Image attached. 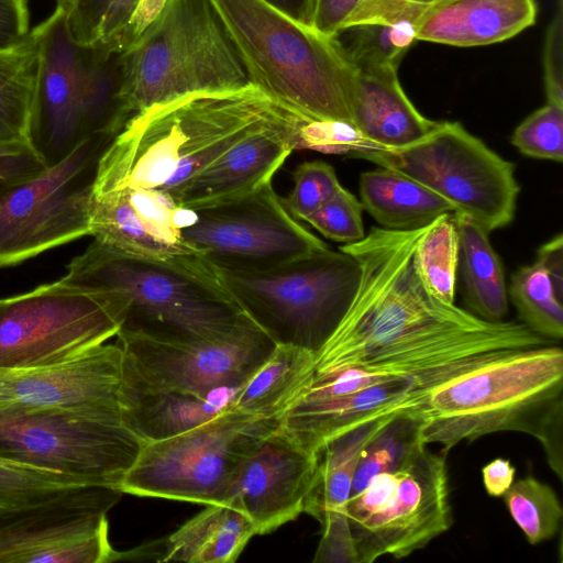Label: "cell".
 Returning <instances> with one entry per match:
<instances>
[{
    "label": "cell",
    "instance_id": "6da1fadb",
    "mask_svg": "<svg viewBox=\"0 0 563 563\" xmlns=\"http://www.w3.org/2000/svg\"><path fill=\"white\" fill-rule=\"evenodd\" d=\"M424 228H372L339 247L357 261L360 283L341 322L314 352L312 373L360 368L408 379L424 394L456 375L467 357L552 343L522 322L486 321L438 298L415 262Z\"/></svg>",
    "mask_w": 563,
    "mask_h": 563
},
{
    "label": "cell",
    "instance_id": "7a4b0ae2",
    "mask_svg": "<svg viewBox=\"0 0 563 563\" xmlns=\"http://www.w3.org/2000/svg\"><path fill=\"white\" fill-rule=\"evenodd\" d=\"M426 445L449 452L462 441L517 431L537 438L561 479L563 351L552 343L500 351L417 396L402 410Z\"/></svg>",
    "mask_w": 563,
    "mask_h": 563
},
{
    "label": "cell",
    "instance_id": "3957f363",
    "mask_svg": "<svg viewBox=\"0 0 563 563\" xmlns=\"http://www.w3.org/2000/svg\"><path fill=\"white\" fill-rule=\"evenodd\" d=\"M282 108L251 84L147 108L131 117L102 153L92 195L129 187L176 201L197 174Z\"/></svg>",
    "mask_w": 563,
    "mask_h": 563
},
{
    "label": "cell",
    "instance_id": "277c9868",
    "mask_svg": "<svg viewBox=\"0 0 563 563\" xmlns=\"http://www.w3.org/2000/svg\"><path fill=\"white\" fill-rule=\"evenodd\" d=\"M59 280L119 297L125 307L120 329L217 339L254 323L200 254L147 260L93 240Z\"/></svg>",
    "mask_w": 563,
    "mask_h": 563
},
{
    "label": "cell",
    "instance_id": "5b68a950",
    "mask_svg": "<svg viewBox=\"0 0 563 563\" xmlns=\"http://www.w3.org/2000/svg\"><path fill=\"white\" fill-rule=\"evenodd\" d=\"M251 85L291 111L354 128L356 70L327 38L266 0H208Z\"/></svg>",
    "mask_w": 563,
    "mask_h": 563
},
{
    "label": "cell",
    "instance_id": "8992f818",
    "mask_svg": "<svg viewBox=\"0 0 563 563\" xmlns=\"http://www.w3.org/2000/svg\"><path fill=\"white\" fill-rule=\"evenodd\" d=\"M117 67L118 106L123 124L147 108L187 95L250 85L244 66L208 0H168L135 44L118 54Z\"/></svg>",
    "mask_w": 563,
    "mask_h": 563
},
{
    "label": "cell",
    "instance_id": "52a82bcc",
    "mask_svg": "<svg viewBox=\"0 0 563 563\" xmlns=\"http://www.w3.org/2000/svg\"><path fill=\"white\" fill-rule=\"evenodd\" d=\"M38 73L29 142L46 167L67 157L82 142L115 136L123 128L118 106V54L79 44L63 10L35 27Z\"/></svg>",
    "mask_w": 563,
    "mask_h": 563
},
{
    "label": "cell",
    "instance_id": "ba28073f",
    "mask_svg": "<svg viewBox=\"0 0 563 563\" xmlns=\"http://www.w3.org/2000/svg\"><path fill=\"white\" fill-rule=\"evenodd\" d=\"M217 269L242 310L275 343L312 352L341 322L361 277L352 255L329 247L264 269Z\"/></svg>",
    "mask_w": 563,
    "mask_h": 563
},
{
    "label": "cell",
    "instance_id": "9c48e42d",
    "mask_svg": "<svg viewBox=\"0 0 563 563\" xmlns=\"http://www.w3.org/2000/svg\"><path fill=\"white\" fill-rule=\"evenodd\" d=\"M276 415L233 406L166 439L145 442L118 490L194 504L221 503L247 459L277 431Z\"/></svg>",
    "mask_w": 563,
    "mask_h": 563
},
{
    "label": "cell",
    "instance_id": "30bf717a",
    "mask_svg": "<svg viewBox=\"0 0 563 563\" xmlns=\"http://www.w3.org/2000/svg\"><path fill=\"white\" fill-rule=\"evenodd\" d=\"M350 154L412 178L487 233L514 220L520 191L515 165L460 122H437L424 136L405 146L360 144Z\"/></svg>",
    "mask_w": 563,
    "mask_h": 563
},
{
    "label": "cell",
    "instance_id": "8fae6325",
    "mask_svg": "<svg viewBox=\"0 0 563 563\" xmlns=\"http://www.w3.org/2000/svg\"><path fill=\"white\" fill-rule=\"evenodd\" d=\"M446 454L423 444L351 495L347 520L357 563L406 558L451 528Z\"/></svg>",
    "mask_w": 563,
    "mask_h": 563
},
{
    "label": "cell",
    "instance_id": "7c38bea8",
    "mask_svg": "<svg viewBox=\"0 0 563 563\" xmlns=\"http://www.w3.org/2000/svg\"><path fill=\"white\" fill-rule=\"evenodd\" d=\"M143 441L106 413L76 408L0 410V457L118 489Z\"/></svg>",
    "mask_w": 563,
    "mask_h": 563
},
{
    "label": "cell",
    "instance_id": "4fadbf2b",
    "mask_svg": "<svg viewBox=\"0 0 563 563\" xmlns=\"http://www.w3.org/2000/svg\"><path fill=\"white\" fill-rule=\"evenodd\" d=\"M123 301L60 280L0 299V369L68 361L117 335Z\"/></svg>",
    "mask_w": 563,
    "mask_h": 563
},
{
    "label": "cell",
    "instance_id": "5bb4252c",
    "mask_svg": "<svg viewBox=\"0 0 563 563\" xmlns=\"http://www.w3.org/2000/svg\"><path fill=\"white\" fill-rule=\"evenodd\" d=\"M122 386L141 391L205 395L240 387L276 343L255 323L217 339L120 329Z\"/></svg>",
    "mask_w": 563,
    "mask_h": 563
},
{
    "label": "cell",
    "instance_id": "9a60e30c",
    "mask_svg": "<svg viewBox=\"0 0 563 563\" xmlns=\"http://www.w3.org/2000/svg\"><path fill=\"white\" fill-rule=\"evenodd\" d=\"M113 137L82 142L58 164L0 196V267L90 235L97 166Z\"/></svg>",
    "mask_w": 563,
    "mask_h": 563
},
{
    "label": "cell",
    "instance_id": "2e32d148",
    "mask_svg": "<svg viewBox=\"0 0 563 563\" xmlns=\"http://www.w3.org/2000/svg\"><path fill=\"white\" fill-rule=\"evenodd\" d=\"M195 212L183 236L219 268L264 269L328 249L288 212L272 184Z\"/></svg>",
    "mask_w": 563,
    "mask_h": 563
},
{
    "label": "cell",
    "instance_id": "e0dca14e",
    "mask_svg": "<svg viewBox=\"0 0 563 563\" xmlns=\"http://www.w3.org/2000/svg\"><path fill=\"white\" fill-rule=\"evenodd\" d=\"M122 493L79 486L29 508L0 514V563H109L108 511Z\"/></svg>",
    "mask_w": 563,
    "mask_h": 563
},
{
    "label": "cell",
    "instance_id": "ac0fdd59",
    "mask_svg": "<svg viewBox=\"0 0 563 563\" xmlns=\"http://www.w3.org/2000/svg\"><path fill=\"white\" fill-rule=\"evenodd\" d=\"M122 350L100 344L65 362L0 369V410L76 408L121 419Z\"/></svg>",
    "mask_w": 563,
    "mask_h": 563
},
{
    "label": "cell",
    "instance_id": "d6986e66",
    "mask_svg": "<svg viewBox=\"0 0 563 563\" xmlns=\"http://www.w3.org/2000/svg\"><path fill=\"white\" fill-rule=\"evenodd\" d=\"M195 218L164 192L125 187L92 195L90 235L126 255L169 260L199 254L183 236Z\"/></svg>",
    "mask_w": 563,
    "mask_h": 563
},
{
    "label": "cell",
    "instance_id": "ffe728a7",
    "mask_svg": "<svg viewBox=\"0 0 563 563\" xmlns=\"http://www.w3.org/2000/svg\"><path fill=\"white\" fill-rule=\"evenodd\" d=\"M317 463L318 455L276 431L247 459L221 503L245 514L256 534L271 533L303 512Z\"/></svg>",
    "mask_w": 563,
    "mask_h": 563
},
{
    "label": "cell",
    "instance_id": "44dd1931",
    "mask_svg": "<svg viewBox=\"0 0 563 563\" xmlns=\"http://www.w3.org/2000/svg\"><path fill=\"white\" fill-rule=\"evenodd\" d=\"M300 114L283 106L260 128L239 140L181 190L176 202L189 210L209 208L246 197L272 179L295 148Z\"/></svg>",
    "mask_w": 563,
    "mask_h": 563
},
{
    "label": "cell",
    "instance_id": "7402d4cb",
    "mask_svg": "<svg viewBox=\"0 0 563 563\" xmlns=\"http://www.w3.org/2000/svg\"><path fill=\"white\" fill-rule=\"evenodd\" d=\"M397 415L361 426L334 439L319 452L313 484L303 510L322 527L313 562L357 563L347 520L354 474L366 445Z\"/></svg>",
    "mask_w": 563,
    "mask_h": 563
},
{
    "label": "cell",
    "instance_id": "603a6c76",
    "mask_svg": "<svg viewBox=\"0 0 563 563\" xmlns=\"http://www.w3.org/2000/svg\"><path fill=\"white\" fill-rule=\"evenodd\" d=\"M407 379H393L332 400L282 411L277 432L318 455L334 439L377 419L402 412L418 394Z\"/></svg>",
    "mask_w": 563,
    "mask_h": 563
},
{
    "label": "cell",
    "instance_id": "cb8c5ba5",
    "mask_svg": "<svg viewBox=\"0 0 563 563\" xmlns=\"http://www.w3.org/2000/svg\"><path fill=\"white\" fill-rule=\"evenodd\" d=\"M536 0H445L416 22V41L457 47L509 40L534 24Z\"/></svg>",
    "mask_w": 563,
    "mask_h": 563
},
{
    "label": "cell",
    "instance_id": "d4e9b609",
    "mask_svg": "<svg viewBox=\"0 0 563 563\" xmlns=\"http://www.w3.org/2000/svg\"><path fill=\"white\" fill-rule=\"evenodd\" d=\"M397 68L356 70L353 125L365 145L394 148L424 136L434 125L409 100ZM357 147V146H356Z\"/></svg>",
    "mask_w": 563,
    "mask_h": 563
},
{
    "label": "cell",
    "instance_id": "484cf974",
    "mask_svg": "<svg viewBox=\"0 0 563 563\" xmlns=\"http://www.w3.org/2000/svg\"><path fill=\"white\" fill-rule=\"evenodd\" d=\"M238 388L195 395L141 391L122 386V423L143 443L174 437L230 408Z\"/></svg>",
    "mask_w": 563,
    "mask_h": 563
},
{
    "label": "cell",
    "instance_id": "4316f807",
    "mask_svg": "<svg viewBox=\"0 0 563 563\" xmlns=\"http://www.w3.org/2000/svg\"><path fill=\"white\" fill-rule=\"evenodd\" d=\"M255 534L252 521L239 509L207 504L163 540L157 561L233 563Z\"/></svg>",
    "mask_w": 563,
    "mask_h": 563
},
{
    "label": "cell",
    "instance_id": "83f0119b",
    "mask_svg": "<svg viewBox=\"0 0 563 563\" xmlns=\"http://www.w3.org/2000/svg\"><path fill=\"white\" fill-rule=\"evenodd\" d=\"M363 209L380 225L391 231H413L432 223L453 206L412 178L379 166L360 176Z\"/></svg>",
    "mask_w": 563,
    "mask_h": 563
},
{
    "label": "cell",
    "instance_id": "f1b7e54d",
    "mask_svg": "<svg viewBox=\"0 0 563 563\" xmlns=\"http://www.w3.org/2000/svg\"><path fill=\"white\" fill-rule=\"evenodd\" d=\"M453 214L460 240L463 296L470 312L486 321H503L508 311V291L489 233L468 217Z\"/></svg>",
    "mask_w": 563,
    "mask_h": 563
},
{
    "label": "cell",
    "instance_id": "f546056e",
    "mask_svg": "<svg viewBox=\"0 0 563 563\" xmlns=\"http://www.w3.org/2000/svg\"><path fill=\"white\" fill-rule=\"evenodd\" d=\"M38 73V40L33 27L21 43L0 48V144L29 142Z\"/></svg>",
    "mask_w": 563,
    "mask_h": 563
},
{
    "label": "cell",
    "instance_id": "4dcf8cb0",
    "mask_svg": "<svg viewBox=\"0 0 563 563\" xmlns=\"http://www.w3.org/2000/svg\"><path fill=\"white\" fill-rule=\"evenodd\" d=\"M314 352L276 343L268 357L238 388L232 406L255 415H276L308 373Z\"/></svg>",
    "mask_w": 563,
    "mask_h": 563
},
{
    "label": "cell",
    "instance_id": "1f68e13d",
    "mask_svg": "<svg viewBox=\"0 0 563 563\" xmlns=\"http://www.w3.org/2000/svg\"><path fill=\"white\" fill-rule=\"evenodd\" d=\"M332 38L355 70L398 67L416 41V23H358L341 29Z\"/></svg>",
    "mask_w": 563,
    "mask_h": 563
},
{
    "label": "cell",
    "instance_id": "d6a6232c",
    "mask_svg": "<svg viewBox=\"0 0 563 563\" xmlns=\"http://www.w3.org/2000/svg\"><path fill=\"white\" fill-rule=\"evenodd\" d=\"M460 240L453 212L427 225L415 249L417 271L427 287L441 300L454 303Z\"/></svg>",
    "mask_w": 563,
    "mask_h": 563
},
{
    "label": "cell",
    "instance_id": "836d02e7",
    "mask_svg": "<svg viewBox=\"0 0 563 563\" xmlns=\"http://www.w3.org/2000/svg\"><path fill=\"white\" fill-rule=\"evenodd\" d=\"M139 0H60L67 27L81 45L118 54Z\"/></svg>",
    "mask_w": 563,
    "mask_h": 563
},
{
    "label": "cell",
    "instance_id": "e575fe53",
    "mask_svg": "<svg viewBox=\"0 0 563 563\" xmlns=\"http://www.w3.org/2000/svg\"><path fill=\"white\" fill-rule=\"evenodd\" d=\"M510 298L521 322L538 335L550 340L563 336V307L551 280L539 262L514 273Z\"/></svg>",
    "mask_w": 563,
    "mask_h": 563
},
{
    "label": "cell",
    "instance_id": "d590c367",
    "mask_svg": "<svg viewBox=\"0 0 563 563\" xmlns=\"http://www.w3.org/2000/svg\"><path fill=\"white\" fill-rule=\"evenodd\" d=\"M509 515L531 545L552 539L563 509L554 489L532 475L514 481L503 495Z\"/></svg>",
    "mask_w": 563,
    "mask_h": 563
},
{
    "label": "cell",
    "instance_id": "8d00e7d4",
    "mask_svg": "<svg viewBox=\"0 0 563 563\" xmlns=\"http://www.w3.org/2000/svg\"><path fill=\"white\" fill-rule=\"evenodd\" d=\"M88 479L30 467L0 457V514L51 501Z\"/></svg>",
    "mask_w": 563,
    "mask_h": 563
},
{
    "label": "cell",
    "instance_id": "74e56055",
    "mask_svg": "<svg viewBox=\"0 0 563 563\" xmlns=\"http://www.w3.org/2000/svg\"><path fill=\"white\" fill-rule=\"evenodd\" d=\"M423 444L420 422L405 412L395 416L361 454L352 494L364 488L374 476L397 468Z\"/></svg>",
    "mask_w": 563,
    "mask_h": 563
},
{
    "label": "cell",
    "instance_id": "f35d334b",
    "mask_svg": "<svg viewBox=\"0 0 563 563\" xmlns=\"http://www.w3.org/2000/svg\"><path fill=\"white\" fill-rule=\"evenodd\" d=\"M511 143L529 157L563 161V107L547 102L514 131Z\"/></svg>",
    "mask_w": 563,
    "mask_h": 563
},
{
    "label": "cell",
    "instance_id": "ab89813d",
    "mask_svg": "<svg viewBox=\"0 0 563 563\" xmlns=\"http://www.w3.org/2000/svg\"><path fill=\"white\" fill-rule=\"evenodd\" d=\"M294 187L282 198L288 212L306 221L342 187L334 168L323 161L305 162L292 173Z\"/></svg>",
    "mask_w": 563,
    "mask_h": 563
},
{
    "label": "cell",
    "instance_id": "60d3db41",
    "mask_svg": "<svg viewBox=\"0 0 563 563\" xmlns=\"http://www.w3.org/2000/svg\"><path fill=\"white\" fill-rule=\"evenodd\" d=\"M362 211L361 201L341 187L305 222L312 225L327 239L349 244L365 236Z\"/></svg>",
    "mask_w": 563,
    "mask_h": 563
},
{
    "label": "cell",
    "instance_id": "b9f144b4",
    "mask_svg": "<svg viewBox=\"0 0 563 563\" xmlns=\"http://www.w3.org/2000/svg\"><path fill=\"white\" fill-rule=\"evenodd\" d=\"M543 80L547 102L563 107V0L545 33Z\"/></svg>",
    "mask_w": 563,
    "mask_h": 563
},
{
    "label": "cell",
    "instance_id": "7bdbcfd3",
    "mask_svg": "<svg viewBox=\"0 0 563 563\" xmlns=\"http://www.w3.org/2000/svg\"><path fill=\"white\" fill-rule=\"evenodd\" d=\"M445 0H365L344 27L366 22H417L430 8Z\"/></svg>",
    "mask_w": 563,
    "mask_h": 563
},
{
    "label": "cell",
    "instance_id": "ee69618b",
    "mask_svg": "<svg viewBox=\"0 0 563 563\" xmlns=\"http://www.w3.org/2000/svg\"><path fill=\"white\" fill-rule=\"evenodd\" d=\"M46 166L30 142L0 144V196L41 174Z\"/></svg>",
    "mask_w": 563,
    "mask_h": 563
},
{
    "label": "cell",
    "instance_id": "f6af8a7d",
    "mask_svg": "<svg viewBox=\"0 0 563 563\" xmlns=\"http://www.w3.org/2000/svg\"><path fill=\"white\" fill-rule=\"evenodd\" d=\"M365 0H310L306 25L332 38Z\"/></svg>",
    "mask_w": 563,
    "mask_h": 563
},
{
    "label": "cell",
    "instance_id": "bcb514c9",
    "mask_svg": "<svg viewBox=\"0 0 563 563\" xmlns=\"http://www.w3.org/2000/svg\"><path fill=\"white\" fill-rule=\"evenodd\" d=\"M31 31L29 0H0V48L21 43Z\"/></svg>",
    "mask_w": 563,
    "mask_h": 563
},
{
    "label": "cell",
    "instance_id": "7dc6e473",
    "mask_svg": "<svg viewBox=\"0 0 563 563\" xmlns=\"http://www.w3.org/2000/svg\"><path fill=\"white\" fill-rule=\"evenodd\" d=\"M168 0H139L133 15L119 43L118 54L130 48L158 18Z\"/></svg>",
    "mask_w": 563,
    "mask_h": 563
},
{
    "label": "cell",
    "instance_id": "c3c4849f",
    "mask_svg": "<svg viewBox=\"0 0 563 563\" xmlns=\"http://www.w3.org/2000/svg\"><path fill=\"white\" fill-rule=\"evenodd\" d=\"M537 262L547 272L555 295L563 301V235L559 233L543 245L537 254Z\"/></svg>",
    "mask_w": 563,
    "mask_h": 563
},
{
    "label": "cell",
    "instance_id": "681fc988",
    "mask_svg": "<svg viewBox=\"0 0 563 563\" xmlns=\"http://www.w3.org/2000/svg\"><path fill=\"white\" fill-rule=\"evenodd\" d=\"M516 467L507 459L497 457L482 468L486 493L492 497H503L515 481Z\"/></svg>",
    "mask_w": 563,
    "mask_h": 563
},
{
    "label": "cell",
    "instance_id": "f907efd6",
    "mask_svg": "<svg viewBox=\"0 0 563 563\" xmlns=\"http://www.w3.org/2000/svg\"><path fill=\"white\" fill-rule=\"evenodd\" d=\"M272 5L306 25L307 11L310 0H266Z\"/></svg>",
    "mask_w": 563,
    "mask_h": 563
},
{
    "label": "cell",
    "instance_id": "816d5d0a",
    "mask_svg": "<svg viewBox=\"0 0 563 563\" xmlns=\"http://www.w3.org/2000/svg\"><path fill=\"white\" fill-rule=\"evenodd\" d=\"M58 1H60V0H56V2H58Z\"/></svg>",
    "mask_w": 563,
    "mask_h": 563
}]
</instances>
